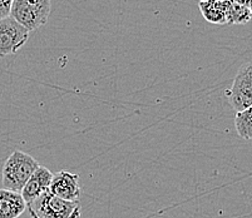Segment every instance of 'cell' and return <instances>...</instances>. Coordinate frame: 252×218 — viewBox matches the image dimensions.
Wrapping results in <instances>:
<instances>
[{
  "label": "cell",
  "instance_id": "10",
  "mask_svg": "<svg viewBox=\"0 0 252 218\" xmlns=\"http://www.w3.org/2000/svg\"><path fill=\"white\" fill-rule=\"evenodd\" d=\"M223 3L226 6V24H246L252 19L250 9L246 6L233 3L232 0H223Z\"/></svg>",
  "mask_w": 252,
  "mask_h": 218
},
{
  "label": "cell",
  "instance_id": "7",
  "mask_svg": "<svg viewBox=\"0 0 252 218\" xmlns=\"http://www.w3.org/2000/svg\"><path fill=\"white\" fill-rule=\"evenodd\" d=\"M53 173L44 166H40L39 164L38 168L35 169L33 174L31 176V178L28 180V182L25 183V186L23 187L22 194L23 199L25 201L27 206L31 204L32 202L35 201L38 197L42 196L43 193L49 190L50 182H52Z\"/></svg>",
  "mask_w": 252,
  "mask_h": 218
},
{
  "label": "cell",
  "instance_id": "12",
  "mask_svg": "<svg viewBox=\"0 0 252 218\" xmlns=\"http://www.w3.org/2000/svg\"><path fill=\"white\" fill-rule=\"evenodd\" d=\"M14 0H0V19L9 17L10 14V8Z\"/></svg>",
  "mask_w": 252,
  "mask_h": 218
},
{
  "label": "cell",
  "instance_id": "4",
  "mask_svg": "<svg viewBox=\"0 0 252 218\" xmlns=\"http://www.w3.org/2000/svg\"><path fill=\"white\" fill-rule=\"evenodd\" d=\"M231 107L236 113L242 112L252 105V62L244 64L238 69L232 87L227 91Z\"/></svg>",
  "mask_w": 252,
  "mask_h": 218
},
{
  "label": "cell",
  "instance_id": "15",
  "mask_svg": "<svg viewBox=\"0 0 252 218\" xmlns=\"http://www.w3.org/2000/svg\"><path fill=\"white\" fill-rule=\"evenodd\" d=\"M250 13H251V18H252V3H251V5H250Z\"/></svg>",
  "mask_w": 252,
  "mask_h": 218
},
{
  "label": "cell",
  "instance_id": "6",
  "mask_svg": "<svg viewBox=\"0 0 252 218\" xmlns=\"http://www.w3.org/2000/svg\"><path fill=\"white\" fill-rule=\"evenodd\" d=\"M49 192L53 196L64 201H79L81 198V186H79V174L68 171H59L53 174Z\"/></svg>",
  "mask_w": 252,
  "mask_h": 218
},
{
  "label": "cell",
  "instance_id": "5",
  "mask_svg": "<svg viewBox=\"0 0 252 218\" xmlns=\"http://www.w3.org/2000/svg\"><path fill=\"white\" fill-rule=\"evenodd\" d=\"M29 38V31L11 17L0 19V57L15 54Z\"/></svg>",
  "mask_w": 252,
  "mask_h": 218
},
{
  "label": "cell",
  "instance_id": "1",
  "mask_svg": "<svg viewBox=\"0 0 252 218\" xmlns=\"http://www.w3.org/2000/svg\"><path fill=\"white\" fill-rule=\"evenodd\" d=\"M38 167V160L31 155L23 151H14L4 163L1 178L4 188L20 193Z\"/></svg>",
  "mask_w": 252,
  "mask_h": 218
},
{
  "label": "cell",
  "instance_id": "11",
  "mask_svg": "<svg viewBox=\"0 0 252 218\" xmlns=\"http://www.w3.org/2000/svg\"><path fill=\"white\" fill-rule=\"evenodd\" d=\"M235 127L237 134L244 139H252V105L236 113Z\"/></svg>",
  "mask_w": 252,
  "mask_h": 218
},
{
  "label": "cell",
  "instance_id": "13",
  "mask_svg": "<svg viewBox=\"0 0 252 218\" xmlns=\"http://www.w3.org/2000/svg\"><path fill=\"white\" fill-rule=\"evenodd\" d=\"M232 1L236 4H240L242 6H246V8H250V5L252 3V0H232Z\"/></svg>",
  "mask_w": 252,
  "mask_h": 218
},
{
  "label": "cell",
  "instance_id": "14",
  "mask_svg": "<svg viewBox=\"0 0 252 218\" xmlns=\"http://www.w3.org/2000/svg\"><path fill=\"white\" fill-rule=\"evenodd\" d=\"M198 1L201 3V1H216V0H198Z\"/></svg>",
  "mask_w": 252,
  "mask_h": 218
},
{
  "label": "cell",
  "instance_id": "9",
  "mask_svg": "<svg viewBox=\"0 0 252 218\" xmlns=\"http://www.w3.org/2000/svg\"><path fill=\"white\" fill-rule=\"evenodd\" d=\"M201 14L212 24L224 25L226 24V6L223 0H216V1H201L198 4Z\"/></svg>",
  "mask_w": 252,
  "mask_h": 218
},
{
  "label": "cell",
  "instance_id": "2",
  "mask_svg": "<svg viewBox=\"0 0 252 218\" xmlns=\"http://www.w3.org/2000/svg\"><path fill=\"white\" fill-rule=\"evenodd\" d=\"M32 218H79L81 202L64 201L49 190L27 206Z\"/></svg>",
  "mask_w": 252,
  "mask_h": 218
},
{
  "label": "cell",
  "instance_id": "3",
  "mask_svg": "<svg viewBox=\"0 0 252 218\" xmlns=\"http://www.w3.org/2000/svg\"><path fill=\"white\" fill-rule=\"evenodd\" d=\"M50 9V0H14L9 17L17 20L28 31H32L48 22Z\"/></svg>",
  "mask_w": 252,
  "mask_h": 218
},
{
  "label": "cell",
  "instance_id": "8",
  "mask_svg": "<svg viewBox=\"0 0 252 218\" xmlns=\"http://www.w3.org/2000/svg\"><path fill=\"white\" fill-rule=\"evenodd\" d=\"M27 210L22 194L3 188L0 189V218H18Z\"/></svg>",
  "mask_w": 252,
  "mask_h": 218
}]
</instances>
